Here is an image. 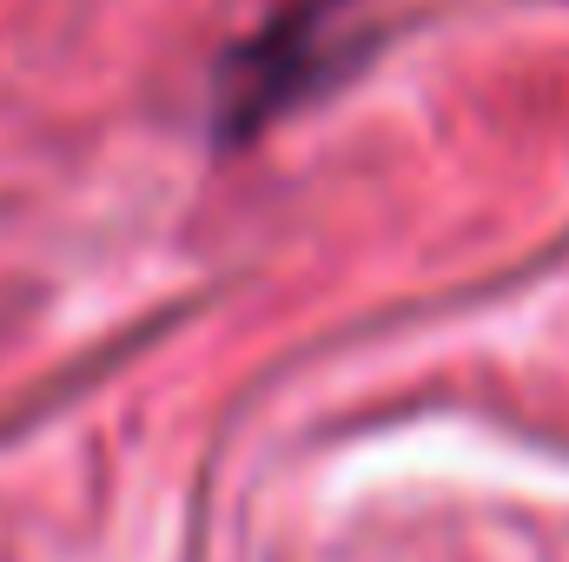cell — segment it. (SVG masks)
Listing matches in <instances>:
<instances>
[{"mask_svg":"<svg viewBox=\"0 0 569 562\" xmlns=\"http://www.w3.org/2000/svg\"><path fill=\"white\" fill-rule=\"evenodd\" d=\"M351 53H358V40L345 27H331L325 0L298 7L291 20H272L219 73V133L246 140V133L272 127L284 107H298L305 93H318L325 80H338L351 67Z\"/></svg>","mask_w":569,"mask_h":562,"instance_id":"1","label":"cell"}]
</instances>
